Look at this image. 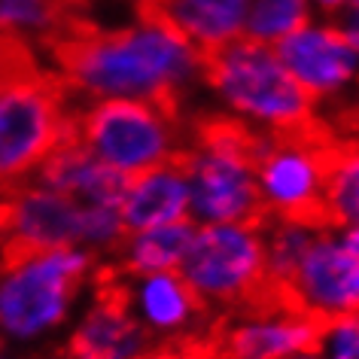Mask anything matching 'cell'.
Masks as SVG:
<instances>
[{"label": "cell", "mask_w": 359, "mask_h": 359, "mask_svg": "<svg viewBox=\"0 0 359 359\" xmlns=\"http://www.w3.org/2000/svg\"><path fill=\"white\" fill-rule=\"evenodd\" d=\"M49 46L61 86L83 101H152L174 107L204 83V55L152 13L110 31L67 25Z\"/></svg>", "instance_id": "obj_1"}, {"label": "cell", "mask_w": 359, "mask_h": 359, "mask_svg": "<svg viewBox=\"0 0 359 359\" xmlns=\"http://www.w3.org/2000/svg\"><path fill=\"white\" fill-rule=\"evenodd\" d=\"M67 137V88L37 67L28 40L0 34V189L28 183Z\"/></svg>", "instance_id": "obj_2"}, {"label": "cell", "mask_w": 359, "mask_h": 359, "mask_svg": "<svg viewBox=\"0 0 359 359\" xmlns=\"http://www.w3.org/2000/svg\"><path fill=\"white\" fill-rule=\"evenodd\" d=\"M204 86L229 119L253 134H304L317 104L290 76L274 46L241 37L204 58Z\"/></svg>", "instance_id": "obj_3"}, {"label": "cell", "mask_w": 359, "mask_h": 359, "mask_svg": "<svg viewBox=\"0 0 359 359\" xmlns=\"http://www.w3.org/2000/svg\"><path fill=\"white\" fill-rule=\"evenodd\" d=\"M189 183V219L213 222H262L256 189V134L235 119L201 125L189 147L180 152Z\"/></svg>", "instance_id": "obj_4"}, {"label": "cell", "mask_w": 359, "mask_h": 359, "mask_svg": "<svg viewBox=\"0 0 359 359\" xmlns=\"http://www.w3.org/2000/svg\"><path fill=\"white\" fill-rule=\"evenodd\" d=\"M95 256L83 247L0 256V329L13 338H40L70 317Z\"/></svg>", "instance_id": "obj_5"}, {"label": "cell", "mask_w": 359, "mask_h": 359, "mask_svg": "<svg viewBox=\"0 0 359 359\" xmlns=\"http://www.w3.org/2000/svg\"><path fill=\"white\" fill-rule=\"evenodd\" d=\"M70 137L122 177L143 174L183 152L174 107L152 101H86L70 110Z\"/></svg>", "instance_id": "obj_6"}, {"label": "cell", "mask_w": 359, "mask_h": 359, "mask_svg": "<svg viewBox=\"0 0 359 359\" xmlns=\"http://www.w3.org/2000/svg\"><path fill=\"white\" fill-rule=\"evenodd\" d=\"M177 271L201 304L235 308L262 299L268 295L262 222L195 226L192 244Z\"/></svg>", "instance_id": "obj_7"}, {"label": "cell", "mask_w": 359, "mask_h": 359, "mask_svg": "<svg viewBox=\"0 0 359 359\" xmlns=\"http://www.w3.org/2000/svg\"><path fill=\"white\" fill-rule=\"evenodd\" d=\"M329 149L304 134H256V189L265 217L323 219Z\"/></svg>", "instance_id": "obj_8"}, {"label": "cell", "mask_w": 359, "mask_h": 359, "mask_svg": "<svg viewBox=\"0 0 359 359\" xmlns=\"http://www.w3.org/2000/svg\"><path fill=\"white\" fill-rule=\"evenodd\" d=\"M86 208L43 183L0 189V256L83 247Z\"/></svg>", "instance_id": "obj_9"}, {"label": "cell", "mask_w": 359, "mask_h": 359, "mask_svg": "<svg viewBox=\"0 0 359 359\" xmlns=\"http://www.w3.org/2000/svg\"><path fill=\"white\" fill-rule=\"evenodd\" d=\"M280 299L317 323L359 313V259L341 244L338 229L326 219L299 259Z\"/></svg>", "instance_id": "obj_10"}, {"label": "cell", "mask_w": 359, "mask_h": 359, "mask_svg": "<svg viewBox=\"0 0 359 359\" xmlns=\"http://www.w3.org/2000/svg\"><path fill=\"white\" fill-rule=\"evenodd\" d=\"M274 52L313 104L341 97L359 86V52L326 19L302 25L277 43Z\"/></svg>", "instance_id": "obj_11"}, {"label": "cell", "mask_w": 359, "mask_h": 359, "mask_svg": "<svg viewBox=\"0 0 359 359\" xmlns=\"http://www.w3.org/2000/svg\"><path fill=\"white\" fill-rule=\"evenodd\" d=\"M320 323L280 295H262L222 332L226 359H295L311 353Z\"/></svg>", "instance_id": "obj_12"}, {"label": "cell", "mask_w": 359, "mask_h": 359, "mask_svg": "<svg viewBox=\"0 0 359 359\" xmlns=\"http://www.w3.org/2000/svg\"><path fill=\"white\" fill-rule=\"evenodd\" d=\"M152 347L156 341L116 290H101L95 295L67 341L70 359H143Z\"/></svg>", "instance_id": "obj_13"}, {"label": "cell", "mask_w": 359, "mask_h": 359, "mask_svg": "<svg viewBox=\"0 0 359 359\" xmlns=\"http://www.w3.org/2000/svg\"><path fill=\"white\" fill-rule=\"evenodd\" d=\"M122 295L152 341H174L186 335L204 311L198 295L189 290V283L180 277V271L131 277Z\"/></svg>", "instance_id": "obj_14"}, {"label": "cell", "mask_w": 359, "mask_h": 359, "mask_svg": "<svg viewBox=\"0 0 359 359\" xmlns=\"http://www.w3.org/2000/svg\"><path fill=\"white\" fill-rule=\"evenodd\" d=\"M34 180L74 198L76 204H86V208H95V204L119 208L128 177L116 174L113 168L97 161L86 147H79L74 137H67L49 152V158L37 168Z\"/></svg>", "instance_id": "obj_15"}, {"label": "cell", "mask_w": 359, "mask_h": 359, "mask_svg": "<svg viewBox=\"0 0 359 359\" xmlns=\"http://www.w3.org/2000/svg\"><path fill=\"white\" fill-rule=\"evenodd\" d=\"M119 213L128 231L189 219V183L180 158L125 180Z\"/></svg>", "instance_id": "obj_16"}, {"label": "cell", "mask_w": 359, "mask_h": 359, "mask_svg": "<svg viewBox=\"0 0 359 359\" xmlns=\"http://www.w3.org/2000/svg\"><path fill=\"white\" fill-rule=\"evenodd\" d=\"M149 13L183 34L208 58L244 37L247 0H149Z\"/></svg>", "instance_id": "obj_17"}, {"label": "cell", "mask_w": 359, "mask_h": 359, "mask_svg": "<svg viewBox=\"0 0 359 359\" xmlns=\"http://www.w3.org/2000/svg\"><path fill=\"white\" fill-rule=\"evenodd\" d=\"M195 222H170V226H156V229H140L128 231L119 244V259L122 271L128 277L140 274H158V271H177L183 262L186 250L192 244Z\"/></svg>", "instance_id": "obj_18"}, {"label": "cell", "mask_w": 359, "mask_h": 359, "mask_svg": "<svg viewBox=\"0 0 359 359\" xmlns=\"http://www.w3.org/2000/svg\"><path fill=\"white\" fill-rule=\"evenodd\" d=\"M323 219H280L265 217L262 219V250H265V286L268 295H280L283 286L311 247L313 235L320 231Z\"/></svg>", "instance_id": "obj_19"}, {"label": "cell", "mask_w": 359, "mask_h": 359, "mask_svg": "<svg viewBox=\"0 0 359 359\" xmlns=\"http://www.w3.org/2000/svg\"><path fill=\"white\" fill-rule=\"evenodd\" d=\"M323 219L329 226H359V143L329 149Z\"/></svg>", "instance_id": "obj_20"}, {"label": "cell", "mask_w": 359, "mask_h": 359, "mask_svg": "<svg viewBox=\"0 0 359 359\" xmlns=\"http://www.w3.org/2000/svg\"><path fill=\"white\" fill-rule=\"evenodd\" d=\"M70 0H0V34L49 43L70 25Z\"/></svg>", "instance_id": "obj_21"}, {"label": "cell", "mask_w": 359, "mask_h": 359, "mask_svg": "<svg viewBox=\"0 0 359 359\" xmlns=\"http://www.w3.org/2000/svg\"><path fill=\"white\" fill-rule=\"evenodd\" d=\"M311 19L313 10L308 0H247L244 37L265 43V46H277Z\"/></svg>", "instance_id": "obj_22"}, {"label": "cell", "mask_w": 359, "mask_h": 359, "mask_svg": "<svg viewBox=\"0 0 359 359\" xmlns=\"http://www.w3.org/2000/svg\"><path fill=\"white\" fill-rule=\"evenodd\" d=\"M313 353L320 359H359V313L320 323Z\"/></svg>", "instance_id": "obj_23"}, {"label": "cell", "mask_w": 359, "mask_h": 359, "mask_svg": "<svg viewBox=\"0 0 359 359\" xmlns=\"http://www.w3.org/2000/svg\"><path fill=\"white\" fill-rule=\"evenodd\" d=\"M326 22H332V28L359 52V0H347V4Z\"/></svg>", "instance_id": "obj_24"}, {"label": "cell", "mask_w": 359, "mask_h": 359, "mask_svg": "<svg viewBox=\"0 0 359 359\" xmlns=\"http://www.w3.org/2000/svg\"><path fill=\"white\" fill-rule=\"evenodd\" d=\"M311 10H313V19H332L347 0H308Z\"/></svg>", "instance_id": "obj_25"}, {"label": "cell", "mask_w": 359, "mask_h": 359, "mask_svg": "<svg viewBox=\"0 0 359 359\" xmlns=\"http://www.w3.org/2000/svg\"><path fill=\"white\" fill-rule=\"evenodd\" d=\"M143 359H198V356H192L189 350H183V347H152Z\"/></svg>", "instance_id": "obj_26"}, {"label": "cell", "mask_w": 359, "mask_h": 359, "mask_svg": "<svg viewBox=\"0 0 359 359\" xmlns=\"http://www.w3.org/2000/svg\"><path fill=\"white\" fill-rule=\"evenodd\" d=\"M338 238H341V244H344L350 253L359 259V226H341L338 229Z\"/></svg>", "instance_id": "obj_27"}, {"label": "cell", "mask_w": 359, "mask_h": 359, "mask_svg": "<svg viewBox=\"0 0 359 359\" xmlns=\"http://www.w3.org/2000/svg\"><path fill=\"white\" fill-rule=\"evenodd\" d=\"M295 359H320L317 353H313V350H311V353H302V356H295Z\"/></svg>", "instance_id": "obj_28"}]
</instances>
